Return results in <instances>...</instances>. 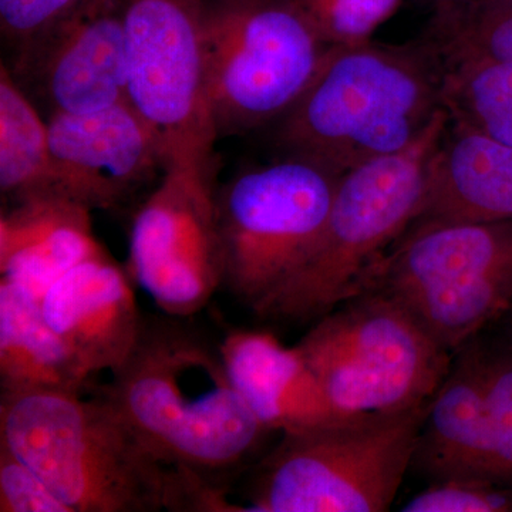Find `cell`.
I'll use <instances>...</instances> for the list:
<instances>
[{
  "label": "cell",
  "instance_id": "1",
  "mask_svg": "<svg viewBox=\"0 0 512 512\" xmlns=\"http://www.w3.org/2000/svg\"><path fill=\"white\" fill-rule=\"evenodd\" d=\"M443 103V66L426 36L407 45L332 46L308 89L275 121L278 157L343 175L412 146Z\"/></svg>",
  "mask_w": 512,
  "mask_h": 512
},
{
  "label": "cell",
  "instance_id": "2",
  "mask_svg": "<svg viewBox=\"0 0 512 512\" xmlns=\"http://www.w3.org/2000/svg\"><path fill=\"white\" fill-rule=\"evenodd\" d=\"M187 320L144 316L136 348L103 394L165 466L215 480L271 431L239 396L220 345Z\"/></svg>",
  "mask_w": 512,
  "mask_h": 512
},
{
  "label": "cell",
  "instance_id": "3",
  "mask_svg": "<svg viewBox=\"0 0 512 512\" xmlns=\"http://www.w3.org/2000/svg\"><path fill=\"white\" fill-rule=\"evenodd\" d=\"M0 446L36 471L70 512L167 510L171 467L100 394H0Z\"/></svg>",
  "mask_w": 512,
  "mask_h": 512
},
{
  "label": "cell",
  "instance_id": "4",
  "mask_svg": "<svg viewBox=\"0 0 512 512\" xmlns=\"http://www.w3.org/2000/svg\"><path fill=\"white\" fill-rule=\"evenodd\" d=\"M450 120L444 109L400 153L340 177L332 208L311 254L254 309L286 325L313 323L366 292L377 269L419 214L434 151Z\"/></svg>",
  "mask_w": 512,
  "mask_h": 512
},
{
  "label": "cell",
  "instance_id": "5",
  "mask_svg": "<svg viewBox=\"0 0 512 512\" xmlns=\"http://www.w3.org/2000/svg\"><path fill=\"white\" fill-rule=\"evenodd\" d=\"M427 403L282 434L251 478L248 511H389L412 468Z\"/></svg>",
  "mask_w": 512,
  "mask_h": 512
},
{
  "label": "cell",
  "instance_id": "6",
  "mask_svg": "<svg viewBox=\"0 0 512 512\" xmlns=\"http://www.w3.org/2000/svg\"><path fill=\"white\" fill-rule=\"evenodd\" d=\"M296 346L345 416L424 406L453 360L399 302L376 289L313 322Z\"/></svg>",
  "mask_w": 512,
  "mask_h": 512
},
{
  "label": "cell",
  "instance_id": "7",
  "mask_svg": "<svg viewBox=\"0 0 512 512\" xmlns=\"http://www.w3.org/2000/svg\"><path fill=\"white\" fill-rule=\"evenodd\" d=\"M218 137L266 130L308 89L332 46L291 0H202Z\"/></svg>",
  "mask_w": 512,
  "mask_h": 512
},
{
  "label": "cell",
  "instance_id": "8",
  "mask_svg": "<svg viewBox=\"0 0 512 512\" xmlns=\"http://www.w3.org/2000/svg\"><path fill=\"white\" fill-rule=\"evenodd\" d=\"M370 289L399 302L454 355L510 308L512 220L409 228Z\"/></svg>",
  "mask_w": 512,
  "mask_h": 512
},
{
  "label": "cell",
  "instance_id": "9",
  "mask_svg": "<svg viewBox=\"0 0 512 512\" xmlns=\"http://www.w3.org/2000/svg\"><path fill=\"white\" fill-rule=\"evenodd\" d=\"M342 175L278 157L218 188L222 288L251 311L311 254Z\"/></svg>",
  "mask_w": 512,
  "mask_h": 512
},
{
  "label": "cell",
  "instance_id": "10",
  "mask_svg": "<svg viewBox=\"0 0 512 512\" xmlns=\"http://www.w3.org/2000/svg\"><path fill=\"white\" fill-rule=\"evenodd\" d=\"M126 101L156 138L164 171L217 180L202 0H124Z\"/></svg>",
  "mask_w": 512,
  "mask_h": 512
},
{
  "label": "cell",
  "instance_id": "11",
  "mask_svg": "<svg viewBox=\"0 0 512 512\" xmlns=\"http://www.w3.org/2000/svg\"><path fill=\"white\" fill-rule=\"evenodd\" d=\"M218 188L167 170L134 215L127 271L165 315L191 318L222 289Z\"/></svg>",
  "mask_w": 512,
  "mask_h": 512
},
{
  "label": "cell",
  "instance_id": "12",
  "mask_svg": "<svg viewBox=\"0 0 512 512\" xmlns=\"http://www.w3.org/2000/svg\"><path fill=\"white\" fill-rule=\"evenodd\" d=\"M6 67L47 116L93 113L126 101L124 0H82Z\"/></svg>",
  "mask_w": 512,
  "mask_h": 512
},
{
  "label": "cell",
  "instance_id": "13",
  "mask_svg": "<svg viewBox=\"0 0 512 512\" xmlns=\"http://www.w3.org/2000/svg\"><path fill=\"white\" fill-rule=\"evenodd\" d=\"M52 190L89 210H116L164 173L156 138L127 101L47 116Z\"/></svg>",
  "mask_w": 512,
  "mask_h": 512
},
{
  "label": "cell",
  "instance_id": "14",
  "mask_svg": "<svg viewBox=\"0 0 512 512\" xmlns=\"http://www.w3.org/2000/svg\"><path fill=\"white\" fill-rule=\"evenodd\" d=\"M133 278L106 252L63 275L40 299L43 315L90 373H116L136 348L144 316Z\"/></svg>",
  "mask_w": 512,
  "mask_h": 512
},
{
  "label": "cell",
  "instance_id": "15",
  "mask_svg": "<svg viewBox=\"0 0 512 512\" xmlns=\"http://www.w3.org/2000/svg\"><path fill=\"white\" fill-rule=\"evenodd\" d=\"M220 349L229 379L265 429L298 433L348 417L329 402L298 346L274 333L232 329Z\"/></svg>",
  "mask_w": 512,
  "mask_h": 512
},
{
  "label": "cell",
  "instance_id": "16",
  "mask_svg": "<svg viewBox=\"0 0 512 512\" xmlns=\"http://www.w3.org/2000/svg\"><path fill=\"white\" fill-rule=\"evenodd\" d=\"M412 468L431 483L493 478L478 336L454 353L446 377L427 403Z\"/></svg>",
  "mask_w": 512,
  "mask_h": 512
},
{
  "label": "cell",
  "instance_id": "17",
  "mask_svg": "<svg viewBox=\"0 0 512 512\" xmlns=\"http://www.w3.org/2000/svg\"><path fill=\"white\" fill-rule=\"evenodd\" d=\"M90 214L57 192L12 202L0 217V279L40 301L74 266L103 254Z\"/></svg>",
  "mask_w": 512,
  "mask_h": 512
},
{
  "label": "cell",
  "instance_id": "18",
  "mask_svg": "<svg viewBox=\"0 0 512 512\" xmlns=\"http://www.w3.org/2000/svg\"><path fill=\"white\" fill-rule=\"evenodd\" d=\"M512 220V146L448 120L412 227Z\"/></svg>",
  "mask_w": 512,
  "mask_h": 512
},
{
  "label": "cell",
  "instance_id": "19",
  "mask_svg": "<svg viewBox=\"0 0 512 512\" xmlns=\"http://www.w3.org/2000/svg\"><path fill=\"white\" fill-rule=\"evenodd\" d=\"M92 373L43 315L39 299L0 279L2 393H80Z\"/></svg>",
  "mask_w": 512,
  "mask_h": 512
},
{
  "label": "cell",
  "instance_id": "20",
  "mask_svg": "<svg viewBox=\"0 0 512 512\" xmlns=\"http://www.w3.org/2000/svg\"><path fill=\"white\" fill-rule=\"evenodd\" d=\"M427 39L443 66V103L450 120L512 146V62Z\"/></svg>",
  "mask_w": 512,
  "mask_h": 512
},
{
  "label": "cell",
  "instance_id": "21",
  "mask_svg": "<svg viewBox=\"0 0 512 512\" xmlns=\"http://www.w3.org/2000/svg\"><path fill=\"white\" fill-rule=\"evenodd\" d=\"M0 191L12 204L53 192L49 126L8 67L0 69Z\"/></svg>",
  "mask_w": 512,
  "mask_h": 512
},
{
  "label": "cell",
  "instance_id": "22",
  "mask_svg": "<svg viewBox=\"0 0 512 512\" xmlns=\"http://www.w3.org/2000/svg\"><path fill=\"white\" fill-rule=\"evenodd\" d=\"M491 444V477L512 483V348L488 332L478 336Z\"/></svg>",
  "mask_w": 512,
  "mask_h": 512
},
{
  "label": "cell",
  "instance_id": "23",
  "mask_svg": "<svg viewBox=\"0 0 512 512\" xmlns=\"http://www.w3.org/2000/svg\"><path fill=\"white\" fill-rule=\"evenodd\" d=\"M328 46H349L372 40L392 18L402 0H291Z\"/></svg>",
  "mask_w": 512,
  "mask_h": 512
},
{
  "label": "cell",
  "instance_id": "24",
  "mask_svg": "<svg viewBox=\"0 0 512 512\" xmlns=\"http://www.w3.org/2000/svg\"><path fill=\"white\" fill-rule=\"evenodd\" d=\"M427 37L450 49L512 62V3L463 15H436Z\"/></svg>",
  "mask_w": 512,
  "mask_h": 512
},
{
  "label": "cell",
  "instance_id": "25",
  "mask_svg": "<svg viewBox=\"0 0 512 512\" xmlns=\"http://www.w3.org/2000/svg\"><path fill=\"white\" fill-rule=\"evenodd\" d=\"M400 511L512 512V483L493 478L433 481L404 503Z\"/></svg>",
  "mask_w": 512,
  "mask_h": 512
},
{
  "label": "cell",
  "instance_id": "26",
  "mask_svg": "<svg viewBox=\"0 0 512 512\" xmlns=\"http://www.w3.org/2000/svg\"><path fill=\"white\" fill-rule=\"evenodd\" d=\"M0 512H70L52 488L8 448L0 446Z\"/></svg>",
  "mask_w": 512,
  "mask_h": 512
},
{
  "label": "cell",
  "instance_id": "27",
  "mask_svg": "<svg viewBox=\"0 0 512 512\" xmlns=\"http://www.w3.org/2000/svg\"><path fill=\"white\" fill-rule=\"evenodd\" d=\"M82 0H0V32L10 59L72 12Z\"/></svg>",
  "mask_w": 512,
  "mask_h": 512
},
{
  "label": "cell",
  "instance_id": "28",
  "mask_svg": "<svg viewBox=\"0 0 512 512\" xmlns=\"http://www.w3.org/2000/svg\"><path fill=\"white\" fill-rule=\"evenodd\" d=\"M512 0H437V15H463L477 10L511 5Z\"/></svg>",
  "mask_w": 512,
  "mask_h": 512
},
{
  "label": "cell",
  "instance_id": "29",
  "mask_svg": "<svg viewBox=\"0 0 512 512\" xmlns=\"http://www.w3.org/2000/svg\"><path fill=\"white\" fill-rule=\"evenodd\" d=\"M485 332L493 335L494 338L501 340L505 345L511 346L512 348V302L510 308L505 311L504 315L501 316L493 326H490Z\"/></svg>",
  "mask_w": 512,
  "mask_h": 512
}]
</instances>
